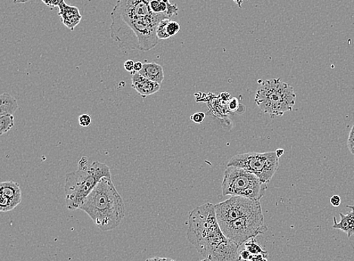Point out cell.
I'll return each mask as SVG.
<instances>
[{
    "label": "cell",
    "instance_id": "obj_11",
    "mask_svg": "<svg viewBox=\"0 0 354 261\" xmlns=\"http://www.w3.org/2000/svg\"><path fill=\"white\" fill-rule=\"evenodd\" d=\"M21 200V190L19 183L10 181L0 184V211H12L20 205Z\"/></svg>",
    "mask_w": 354,
    "mask_h": 261
},
{
    "label": "cell",
    "instance_id": "obj_16",
    "mask_svg": "<svg viewBox=\"0 0 354 261\" xmlns=\"http://www.w3.org/2000/svg\"><path fill=\"white\" fill-rule=\"evenodd\" d=\"M19 104L9 93H3L0 96V116L14 115L17 111Z\"/></svg>",
    "mask_w": 354,
    "mask_h": 261
},
{
    "label": "cell",
    "instance_id": "obj_5",
    "mask_svg": "<svg viewBox=\"0 0 354 261\" xmlns=\"http://www.w3.org/2000/svg\"><path fill=\"white\" fill-rule=\"evenodd\" d=\"M294 88L281 79L263 81L255 94L254 102L259 109L271 119L292 111L295 104Z\"/></svg>",
    "mask_w": 354,
    "mask_h": 261
},
{
    "label": "cell",
    "instance_id": "obj_17",
    "mask_svg": "<svg viewBox=\"0 0 354 261\" xmlns=\"http://www.w3.org/2000/svg\"><path fill=\"white\" fill-rule=\"evenodd\" d=\"M15 121L13 115L0 116V135H3L14 127Z\"/></svg>",
    "mask_w": 354,
    "mask_h": 261
},
{
    "label": "cell",
    "instance_id": "obj_21",
    "mask_svg": "<svg viewBox=\"0 0 354 261\" xmlns=\"http://www.w3.org/2000/svg\"><path fill=\"white\" fill-rule=\"evenodd\" d=\"M179 23L174 21H169L167 24V31L169 36H176L180 30Z\"/></svg>",
    "mask_w": 354,
    "mask_h": 261
},
{
    "label": "cell",
    "instance_id": "obj_1",
    "mask_svg": "<svg viewBox=\"0 0 354 261\" xmlns=\"http://www.w3.org/2000/svg\"><path fill=\"white\" fill-rule=\"evenodd\" d=\"M187 239L200 254L210 261H242L240 248L221 229L216 207L205 203L190 212Z\"/></svg>",
    "mask_w": 354,
    "mask_h": 261
},
{
    "label": "cell",
    "instance_id": "obj_3",
    "mask_svg": "<svg viewBox=\"0 0 354 261\" xmlns=\"http://www.w3.org/2000/svg\"><path fill=\"white\" fill-rule=\"evenodd\" d=\"M170 19L167 13L128 19H111V37L124 50L148 52L158 44L156 30L159 23Z\"/></svg>",
    "mask_w": 354,
    "mask_h": 261
},
{
    "label": "cell",
    "instance_id": "obj_15",
    "mask_svg": "<svg viewBox=\"0 0 354 261\" xmlns=\"http://www.w3.org/2000/svg\"><path fill=\"white\" fill-rule=\"evenodd\" d=\"M140 75L155 83L161 84L164 80V70L161 65L155 62L144 64Z\"/></svg>",
    "mask_w": 354,
    "mask_h": 261
},
{
    "label": "cell",
    "instance_id": "obj_22",
    "mask_svg": "<svg viewBox=\"0 0 354 261\" xmlns=\"http://www.w3.org/2000/svg\"><path fill=\"white\" fill-rule=\"evenodd\" d=\"M92 117L88 115V114H82L79 117V124L82 127H88L92 124Z\"/></svg>",
    "mask_w": 354,
    "mask_h": 261
},
{
    "label": "cell",
    "instance_id": "obj_30",
    "mask_svg": "<svg viewBox=\"0 0 354 261\" xmlns=\"http://www.w3.org/2000/svg\"><path fill=\"white\" fill-rule=\"evenodd\" d=\"M239 104V102L236 99H233L232 100H230L229 104H228V108L230 111L235 112L237 109V106Z\"/></svg>",
    "mask_w": 354,
    "mask_h": 261
},
{
    "label": "cell",
    "instance_id": "obj_32",
    "mask_svg": "<svg viewBox=\"0 0 354 261\" xmlns=\"http://www.w3.org/2000/svg\"><path fill=\"white\" fill-rule=\"evenodd\" d=\"M144 64H142L141 61H138L135 63V67H134V72H139L141 71L143 68Z\"/></svg>",
    "mask_w": 354,
    "mask_h": 261
},
{
    "label": "cell",
    "instance_id": "obj_14",
    "mask_svg": "<svg viewBox=\"0 0 354 261\" xmlns=\"http://www.w3.org/2000/svg\"><path fill=\"white\" fill-rule=\"evenodd\" d=\"M351 209L347 215L340 213L341 221L337 222L335 217L333 218L334 225L333 229L340 230L348 235V238H351L354 234V206H347Z\"/></svg>",
    "mask_w": 354,
    "mask_h": 261
},
{
    "label": "cell",
    "instance_id": "obj_6",
    "mask_svg": "<svg viewBox=\"0 0 354 261\" xmlns=\"http://www.w3.org/2000/svg\"><path fill=\"white\" fill-rule=\"evenodd\" d=\"M279 159L276 151L237 154L229 160L227 167L244 168L268 184L279 169Z\"/></svg>",
    "mask_w": 354,
    "mask_h": 261
},
{
    "label": "cell",
    "instance_id": "obj_31",
    "mask_svg": "<svg viewBox=\"0 0 354 261\" xmlns=\"http://www.w3.org/2000/svg\"><path fill=\"white\" fill-rule=\"evenodd\" d=\"M145 261H176L172 259H169L167 258H148Z\"/></svg>",
    "mask_w": 354,
    "mask_h": 261
},
{
    "label": "cell",
    "instance_id": "obj_9",
    "mask_svg": "<svg viewBox=\"0 0 354 261\" xmlns=\"http://www.w3.org/2000/svg\"><path fill=\"white\" fill-rule=\"evenodd\" d=\"M260 179L250 171L236 166H228L225 171L223 182L221 184L222 195L224 197L240 195Z\"/></svg>",
    "mask_w": 354,
    "mask_h": 261
},
{
    "label": "cell",
    "instance_id": "obj_34",
    "mask_svg": "<svg viewBox=\"0 0 354 261\" xmlns=\"http://www.w3.org/2000/svg\"><path fill=\"white\" fill-rule=\"evenodd\" d=\"M158 1L162 2V3H169V0H158Z\"/></svg>",
    "mask_w": 354,
    "mask_h": 261
},
{
    "label": "cell",
    "instance_id": "obj_27",
    "mask_svg": "<svg viewBox=\"0 0 354 261\" xmlns=\"http://www.w3.org/2000/svg\"><path fill=\"white\" fill-rule=\"evenodd\" d=\"M268 252L263 253V254H259L257 255H254L252 258L251 261H268Z\"/></svg>",
    "mask_w": 354,
    "mask_h": 261
},
{
    "label": "cell",
    "instance_id": "obj_33",
    "mask_svg": "<svg viewBox=\"0 0 354 261\" xmlns=\"http://www.w3.org/2000/svg\"><path fill=\"white\" fill-rule=\"evenodd\" d=\"M276 153H277V157L279 158H281L283 156V153H284V151L283 149H278L276 151Z\"/></svg>",
    "mask_w": 354,
    "mask_h": 261
},
{
    "label": "cell",
    "instance_id": "obj_8",
    "mask_svg": "<svg viewBox=\"0 0 354 261\" xmlns=\"http://www.w3.org/2000/svg\"><path fill=\"white\" fill-rule=\"evenodd\" d=\"M261 206L260 201L234 195L215 205L218 222L221 228L244 215L251 213Z\"/></svg>",
    "mask_w": 354,
    "mask_h": 261
},
{
    "label": "cell",
    "instance_id": "obj_2",
    "mask_svg": "<svg viewBox=\"0 0 354 261\" xmlns=\"http://www.w3.org/2000/svg\"><path fill=\"white\" fill-rule=\"evenodd\" d=\"M80 209L86 212L104 232L118 227L126 215L124 202L111 177H108L98 182Z\"/></svg>",
    "mask_w": 354,
    "mask_h": 261
},
{
    "label": "cell",
    "instance_id": "obj_10",
    "mask_svg": "<svg viewBox=\"0 0 354 261\" xmlns=\"http://www.w3.org/2000/svg\"><path fill=\"white\" fill-rule=\"evenodd\" d=\"M151 0H118L111 14V19H135L153 14Z\"/></svg>",
    "mask_w": 354,
    "mask_h": 261
},
{
    "label": "cell",
    "instance_id": "obj_29",
    "mask_svg": "<svg viewBox=\"0 0 354 261\" xmlns=\"http://www.w3.org/2000/svg\"><path fill=\"white\" fill-rule=\"evenodd\" d=\"M135 63L133 60H128L124 63V68L127 71L134 72Z\"/></svg>",
    "mask_w": 354,
    "mask_h": 261
},
{
    "label": "cell",
    "instance_id": "obj_24",
    "mask_svg": "<svg viewBox=\"0 0 354 261\" xmlns=\"http://www.w3.org/2000/svg\"><path fill=\"white\" fill-rule=\"evenodd\" d=\"M348 148L350 152L354 155V124L351 130L348 139Z\"/></svg>",
    "mask_w": 354,
    "mask_h": 261
},
{
    "label": "cell",
    "instance_id": "obj_28",
    "mask_svg": "<svg viewBox=\"0 0 354 261\" xmlns=\"http://www.w3.org/2000/svg\"><path fill=\"white\" fill-rule=\"evenodd\" d=\"M330 203L334 207H339L342 204V200L339 195H333L330 199Z\"/></svg>",
    "mask_w": 354,
    "mask_h": 261
},
{
    "label": "cell",
    "instance_id": "obj_4",
    "mask_svg": "<svg viewBox=\"0 0 354 261\" xmlns=\"http://www.w3.org/2000/svg\"><path fill=\"white\" fill-rule=\"evenodd\" d=\"M104 177H111L110 168L100 161L78 166V169L66 174L64 193L69 210L80 209L96 185Z\"/></svg>",
    "mask_w": 354,
    "mask_h": 261
},
{
    "label": "cell",
    "instance_id": "obj_13",
    "mask_svg": "<svg viewBox=\"0 0 354 261\" xmlns=\"http://www.w3.org/2000/svg\"><path fill=\"white\" fill-rule=\"evenodd\" d=\"M61 21L65 27L74 30L82 20V15L77 7L63 2L59 7Z\"/></svg>",
    "mask_w": 354,
    "mask_h": 261
},
{
    "label": "cell",
    "instance_id": "obj_18",
    "mask_svg": "<svg viewBox=\"0 0 354 261\" xmlns=\"http://www.w3.org/2000/svg\"><path fill=\"white\" fill-rule=\"evenodd\" d=\"M244 249L248 250L252 255H257L266 253L267 251L263 250L260 244L255 240V238L246 242L244 244Z\"/></svg>",
    "mask_w": 354,
    "mask_h": 261
},
{
    "label": "cell",
    "instance_id": "obj_19",
    "mask_svg": "<svg viewBox=\"0 0 354 261\" xmlns=\"http://www.w3.org/2000/svg\"><path fill=\"white\" fill-rule=\"evenodd\" d=\"M170 3H166L158 1V0H151L150 3L151 10L156 14L167 13L168 6ZM169 15V14H168Z\"/></svg>",
    "mask_w": 354,
    "mask_h": 261
},
{
    "label": "cell",
    "instance_id": "obj_20",
    "mask_svg": "<svg viewBox=\"0 0 354 261\" xmlns=\"http://www.w3.org/2000/svg\"><path fill=\"white\" fill-rule=\"evenodd\" d=\"M169 21L170 19H165L159 23L158 30H156V35H158L159 40H165L170 38L167 31V24Z\"/></svg>",
    "mask_w": 354,
    "mask_h": 261
},
{
    "label": "cell",
    "instance_id": "obj_35",
    "mask_svg": "<svg viewBox=\"0 0 354 261\" xmlns=\"http://www.w3.org/2000/svg\"><path fill=\"white\" fill-rule=\"evenodd\" d=\"M200 261H210V260H208V259H204V260H200Z\"/></svg>",
    "mask_w": 354,
    "mask_h": 261
},
{
    "label": "cell",
    "instance_id": "obj_25",
    "mask_svg": "<svg viewBox=\"0 0 354 261\" xmlns=\"http://www.w3.org/2000/svg\"><path fill=\"white\" fill-rule=\"evenodd\" d=\"M42 1L51 10H53L55 7H59L64 0H42Z\"/></svg>",
    "mask_w": 354,
    "mask_h": 261
},
{
    "label": "cell",
    "instance_id": "obj_7",
    "mask_svg": "<svg viewBox=\"0 0 354 261\" xmlns=\"http://www.w3.org/2000/svg\"><path fill=\"white\" fill-rule=\"evenodd\" d=\"M227 238L234 242L239 246L246 242L257 238L260 234L268 231L262 208L260 206L251 213L236 220V221L221 228Z\"/></svg>",
    "mask_w": 354,
    "mask_h": 261
},
{
    "label": "cell",
    "instance_id": "obj_23",
    "mask_svg": "<svg viewBox=\"0 0 354 261\" xmlns=\"http://www.w3.org/2000/svg\"><path fill=\"white\" fill-rule=\"evenodd\" d=\"M205 118V114L203 112H196L191 117V119L197 124H202Z\"/></svg>",
    "mask_w": 354,
    "mask_h": 261
},
{
    "label": "cell",
    "instance_id": "obj_26",
    "mask_svg": "<svg viewBox=\"0 0 354 261\" xmlns=\"http://www.w3.org/2000/svg\"><path fill=\"white\" fill-rule=\"evenodd\" d=\"M253 256L254 255H252L248 250L245 249L241 251V258L242 261H251Z\"/></svg>",
    "mask_w": 354,
    "mask_h": 261
},
{
    "label": "cell",
    "instance_id": "obj_12",
    "mask_svg": "<svg viewBox=\"0 0 354 261\" xmlns=\"http://www.w3.org/2000/svg\"><path fill=\"white\" fill-rule=\"evenodd\" d=\"M131 73V86L143 99L160 91V85L148 79L139 72Z\"/></svg>",
    "mask_w": 354,
    "mask_h": 261
}]
</instances>
